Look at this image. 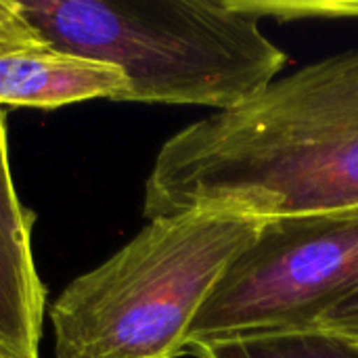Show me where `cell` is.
Returning <instances> with one entry per match:
<instances>
[{
    "label": "cell",
    "mask_w": 358,
    "mask_h": 358,
    "mask_svg": "<svg viewBox=\"0 0 358 358\" xmlns=\"http://www.w3.org/2000/svg\"><path fill=\"white\" fill-rule=\"evenodd\" d=\"M25 48H31V46H25V44H21V42H15V40L0 38V55L13 52V50H25Z\"/></svg>",
    "instance_id": "cell-10"
},
{
    "label": "cell",
    "mask_w": 358,
    "mask_h": 358,
    "mask_svg": "<svg viewBox=\"0 0 358 358\" xmlns=\"http://www.w3.org/2000/svg\"><path fill=\"white\" fill-rule=\"evenodd\" d=\"M189 355L195 358H358V340L313 327L199 346Z\"/></svg>",
    "instance_id": "cell-7"
},
{
    "label": "cell",
    "mask_w": 358,
    "mask_h": 358,
    "mask_svg": "<svg viewBox=\"0 0 358 358\" xmlns=\"http://www.w3.org/2000/svg\"><path fill=\"white\" fill-rule=\"evenodd\" d=\"M195 210L256 220L358 212V50L170 136L145 182L143 214Z\"/></svg>",
    "instance_id": "cell-1"
},
{
    "label": "cell",
    "mask_w": 358,
    "mask_h": 358,
    "mask_svg": "<svg viewBox=\"0 0 358 358\" xmlns=\"http://www.w3.org/2000/svg\"><path fill=\"white\" fill-rule=\"evenodd\" d=\"M317 327L358 340V287L342 298L334 308H329Z\"/></svg>",
    "instance_id": "cell-9"
},
{
    "label": "cell",
    "mask_w": 358,
    "mask_h": 358,
    "mask_svg": "<svg viewBox=\"0 0 358 358\" xmlns=\"http://www.w3.org/2000/svg\"><path fill=\"white\" fill-rule=\"evenodd\" d=\"M0 38L15 40L31 48H50L23 17L19 0H0Z\"/></svg>",
    "instance_id": "cell-8"
},
{
    "label": "cell",
    "mask_w": 358,
    "mask_h": 358,
    "mask_svg": "<svg viewBox=\"0 0 358 358\" xmlns=\"http://www.w3.org/2000/svg\"><path fill=\"white\" fill-rule=\"evenodd\" d=\"M0 358H13V357H8L6 352H2V350H0Z\"/></svg>",
    "instance_id": "cell-11"
},
{
    "label": "cell",
    "mask_w": 358,
    "mask_h": 358,
    "mask_svg": "<svg viewBox=\"0 0 358 358\" xmlns=\"http://www.w3.org/2000/svg\"><path fill=\"white\" fill-rule=\"evenodd\" d=\"M262 220L185 212L147 220L50 304L55 358H178L231 260Z\"/></svg>",
    "instance_id": "cell-3"
},
{
    "label": "cell",
    "mask_w": 358,
    "mask_h": 358,
    "mask_svg": "<svg viewBox=\"0 0 358 358\" xmlns=\"http://www.w3.org/2000/svg\"><path fill=\"white\" fill-rule=\"evenodd\" d=\"M358 287V212L260 222L197 313L185 355L199 346L304 331Z\"/></svg>",
    "instance_id": "cell-4"
},
{
    "label": "cell",
    "mask_w": 358,
    "mask_h": 358,
    "mask_svg": "<svg viewBox=\"0 0 358 358\" xmlns=\"http://www.w3.org/2000/svg\"><path fill=\"white\" fill-rule=\"evenodd\" d=\"M126 90V73L105 61L57 48L0 55V107L55 109L92 99L120 101Z\"/></svg>",
    "instance_id": "cell-6"
},
{
    "label": "cell",
    "mask_w": 358,
    "mask_h": 358,
    "mask_svg": "<svg viewBox=\"0 0 358 358\" xmlns=\"http://www.w3.org/2000/svg\"><path fill=\"white\" fill-rule=\"evenodd\" d=\"M50 48L128 78L120 101L231 109L273 84L287 55L252 0H19Z\"/></svg>",
    "instance_id": "cell-2"
},
{
    "label": "cell",
    "mask_w": 358,
    "mask_h": 358,
    "mask_svg": "<svg viewBox=\"0 0 358 358\" xmlns=\"http://www.w3.org/2000/svg\"><path fill=\"white\" fill-rule=\"evenodd\" d=\"M34 220L13 180L0 107V350L13 358H38L46 315V289L31 248Z\"/></svg>",
    "instance_id": "cell-5"
}]
</instances>
